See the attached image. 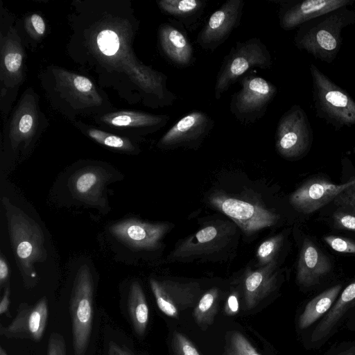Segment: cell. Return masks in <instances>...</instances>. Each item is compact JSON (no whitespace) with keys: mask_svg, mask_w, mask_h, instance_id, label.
<instances>
[{"mask_svg":"<svg viewBox=\"0 0 355 355\" xmlns=\"http://www.w3.org/2000/svg\"><path fill=\"white\" fill-rule=\"evenodd\" d=\"M355 24V10L344 6L313 18L301 26L293 37L295 46L327 64L337 57L343 29Z\"/></svg>","mask_w":355,"mask_h":355,"instance_id":"obj_1","label":"cell"},{"mask_svg":"<svg viewBox=\"0 0 355 355\" xmlns=\"http://www.w3.org/2000/svg\"><path fill=\"white\" fill-rule=\"evenodd\" d=\"M7 218L10 242L21 272L30 278L36 277L34 265L46 258L43 232L40 225L24 212L2 199Z\"/></svg>","mask_w":355,"mask_h":355,"instance_id":"obj_2","label":"cell"},{"mask_svg":"<svg viewBox=\"0 0 355 355\" xmlns=\"http://www.w3.org/2000/svg\"><path fill=\"white\" fill-rule=\"evenodd\" d=\"M315 115L340 130L355 126V100L313 63L309 65Z\"/></svg>","mask_w":355,"mask_h":355,"instance_id":"obj_3","label":"cell"},{"mask_svg":"<svg viewBox=\"0 0 355 355\" xmlns=\"http://www.w3.org/2000/svg\"><path fill=\"white\" fill-rule=\"evenodd\" d=\"M272 65L271 54L259 37L237 42L224 58L217 73L214 98L220 99L232 85L252 69H268Z\"/></svg>","mask_w":355,"mask_h":355,"instance_id":"obj_4","label":"cell"},{"mask_svg":"<svg viewBox=\"0 0 355 355\" xmlns=\"http://www.w3.org/2000/svg\"><path fill=\"white\" fill-rule=\"evenodd\" d=\"M94 292L90 270L83 266L76 275L69 300L74 355H85L89 346L94 319Z\"/></svg>","mask_w":355,"mask_h":355,"instance_id":"obj_5","label":"cell"},{"mask_svg":"<svg viewBox=\"0 0 355 355\" xmlns=\"http://www.w3.org/2000/svg\"><path fill=\"white\" fill-rule=\"evenodd\" d=\"M239 83L240 89L230 98V112L243 124L254 123L265 116L277 88L264 78L251 73L243 76Z\"/></svg>","mask_w":355,"mask_h":355,"instance_id":"obj_6","label":"cell"},{"mask_svg":"<svg viewBox=\"0 0 355 355\" xmlns=\"http://www.w3.org/2000/svg\"><path fill=\"white\" fill-rule=\"evenodd\" d=\"M313 139L308 116L299 105H292L280 117L275 132V148L287 159H297L310 150Z\"/></svg>","mask_w":355,"mask_h":355,"instance_id":"obj_7","label":"cell"},{"mask_svg":"<svg viewBox=\"0 0 355 355\" xmlns=\"http://www.w3.org/2000/svg\"><path fill=\"white\" fill-rule=\"evenodd\" d=\"M210 203L230 217L246 234L276 224L279 216L256 204L217 193L211 196Z\"/></svg>","mask_w":355,"mask_h":355,"instance_id":"obj_8","label":"cell"},{"mask_svg":"<svg viewBox=\"0 0 355 355\" xmlns=\"http://www.w3.org/2000/svg\"><path fill=\"white\" fill-rule=\"evenodd\" d=\"M245 2L227 0L209 17L199 31L196 42L205 51L214 52L241 24Z\"/></svg>","mask_w":355,"mask_h":355,"instance_id":"obj_9","label":"cell"},{"mask_svg":"<svg viewBox=\"0 0 355 355\" xmlns=\"http://www.w3.org/2000/svg\"><path fill=\"white\" fill-rule=\"evenodd\" d=\"M214 123L206 112L193 110L173 124L160 138L157 145L162 149L197 148L209 135Z\"/></svg>","mask_w":355,"mask_h":355,"instance_id":"obj_10","label":"cell"},{"mask_svg":"<svg viewBox=\"0 0 355 355\" xmlns=\"http://www.w3.org/2000/svg\"><path fill=\"white\" fill-rule=\"evenodd\" d=\"M48 318V301L44 296L35 304L21 303L17 314L6 327L0 326V335L7 338L27 339L40 342Z\"/></svg>","mask_w":355,"mask_h":355,"instance_id":"obj_11","label":"cell"},{"mask_svg":"<svg viewBox=\"0 0 355 355\" xmlns=\"http://www.w3.org/2000/svg\"><path fill=\"white\" fill-rule=\"evenodd\" d=\"M279 6L278 19L284 31L297 28L304 23L321 15L344 6H351L354 0H275Z\"/></svg>","mask_w":355,"mask_h":355,"instance_id":"obj_12","label":"cell"},{"mask_svg":"<svg viewBox=\"0 0 355 355\" xmlns=\"http://www.w3.org/2000/svg\"><path fill=\"white\" fill-rule=\"evenodd\" d=\"M151 291L160 311L166 315L178 318L180 311L196 305L200 297L196 283H179L151 278Z\"/></svg>","mask_w":355,"mask_h":355,"instance_id":"obj_13","label":"cell"},{"mask_svg":"<svg viewBox=\"0 0 355 355\" xmlns=\"http://www.w3.org/2000/svg\"><path fill=\"white\" fill-rule=\"evenodd\" d=\"M354 184L355 178L341 184L321 178L311 179L291 195L289 202L297 211L309 214L333 201L340 193Z\"/></svg>","mask_w":355,"mask_h":355,"instance_id":"obj_14","label":"cell"},{"mask_svg":"<svg viewBox=\"0 0 355 355\" xmlns=\"http://www.w3.org/2000/svg\"><path fill=\"white\" fill-rule=\"evenodd\" d=\"M166 223H150L136 219L112 225L110 232L119 241L137 250H154L168 230Z\"/></svg>","mask_w":355,"mask_h":355,"instance_id":"obj_15","label":"cell"},{"mask_svg":"<svg viewBox=\"0 0 355 355\" xmlns=\"http://www.w3.org/2000/svg\"><path fill=\"white\" fill-rule=\"evenodd\" d=\"M158 39L162 54L173 66L184 68L193 62V47L182 26L174 21L161 24Z\"/></svg>","mask_w":355,"mask_h":355,"instance_id":"obj_16","label":"cell"},{"mask_svg":"<svg viewBox=\"0 0 355 355\" xmlns=\"http://www.w3.org/2000/svg\"><path fill=\"white\" fill-rule=\"evenodd\" d=\"M231 231L225 224L206 225L182 241L173 252V257L188 258L215 251L229 241Z\"/></svg>","mask_w":355,"mask_h":355,"instance_id":"obj_17","label":"cell"},{"mask_svg":"<svg viewBox=\"0 0 355 355\" xmlns=\"http://www.w3.org/2000/svg\"><path fill=\"white\" fill-rule=\"evenodd\" d=\"M331 269L328 257L311 240L303 241L297 266V281L304 286L320 282Z\"/></svg>","mask_w":355,"mask_h":355,"instance_id":"obj_18","label":"cell"},{"mask_svg":"<svg viewBox=\"0 0 355 355\" xmlns=\"http://www.w3.org/2000/svg\"><path fill=\"white\" fill-rule=\"evenodd\" d=\"M275 262L248 271L244 277V300L247 310L254 308L272 293L277 282Z\"/></svg>","mask_w":355,"mask_h":355,"instance_id":"obj_19","label":"cell"},{"mask_svg":"<svg viewBox=\"0 0 355 355\" xmlns=\"http://www.w3.org/2000/svg\"><path fill=\"white\" fill-rule=\"evenodd\" d=\"M157 6L174 22L190 31L199 25L207 1L205 0H159Z\"/></svg>","mask_w":355,"mask_h":355,"instance_id":"obj_20","label":"cell"},{"mask_svg":"<svg viewBox=\"0 0 355 355\" xmlns=\"http://www.w3.org/2000/svg\"><path fill=\"white\" fill-rule=\"evenodd\" d=\"M355 304V279L340 294L330 310L323 317L312 332L311 342L325 338L335 328L347 310Z\"/></svg>","mask_w":355,"mask_h":355,"instance_id":"obj_21","label":"cell"},{"mask_svg":"<svg viewBox=\"0 0 355 355\" xmlns=\"http://www.w3.org/2000/svg\"><path fill=\"white\" fill-rule=\"evenodd\" d=\"M103 121L110 125L118 127H136L150 131L157 130L164 127L169 121L166 114L155 115L139 112H119L108 114Z\"/></svg>","mask_w":355,"mask_h":355,"instance_id":"obj_22","label":"cell"},{"mask_svg":"<svg viewBox=\"0 0 355 355\" xmlns=\"http://www.w3.org/2000/svg\"><path fill=\"white\" fill-rule=\"evenodd\" d=\"M341 289V284L335 285L311 300L299 317V328L307 329L321 317L325 315L337 300Z\"/></svg>","mask_w":355,"mask_h":355,"instance_id":"obj_23","label":"cell"},{"mask_svg":"<svg viewBox=\"0 0 355 355\" xmlns=\"http://www.w3.org/2000/svg\"><path fill=\"white\" fill-rule=\"evenodd\" d=\"M128 313L135 334L143 336L149 320V310L144 292L138 282H133L128 297Z\"/></svg>","mask_w":355,"mask_h":355,"instance_id":"obj_24","label":"cell"},{"mask_svg":"<svg viewBox=\"0 0 355 355\" xmlns=\"http://www.w3.org/2000/svg\"><path fill=\"white\" fill-rule=\"evenodd\" d=\"M219 302V291L211 288L205 293L196 304L193 316L196 323L203 330L211 325L214 320Z\"/></svg>","mask_w":355,"mask_h":355,"instance_id":"obj_25","label":"cell"},{"mask_svg":"<svg viewBox=\"0 0 355 355\" xmlns=\"http://www.w3.org/2000/svg\"><path fill=\"white\" fill-rule=\"evenodd\" d=\"M60 85L67 87L74 96L86 102L99 103L101 98L92 83L86 77L73 73H62L60 77Z\"/></svg>","mask_w":355,"mask_h":355,"instance_id":"obj_26","label":"cell"},{"mask_svg":"<svg viewBox=\"0 0 355 355\" xmlns=\"http://www.w3.org/2000/svg\"><path fill=\"white\" fill-rule=\"evenodd\" d=\"M103 183L100 172L94 169L85 170L76 178L74 190L80 197L94 196L99 191Z\"/></svg>","mask_w":355,"mask_h":355,"instance_id":"obj_27","label":"cell"},{"mask_svg":"<svg viewBox=\"0 0 355 355\" xmlns=\"http://www.w3.org/2000/svg\"><path fill=\"white\" fill-rule=\"evenodd\" d=\"M224 355H261L248 340L239 331L227 334Z\"/></svg>","mask_w":355,"mask_h":355,"instance_id":"obj_28","label":"cell"},{"mask_svg":"<svg viewBox=\"0 0 355 355\" xmlns=\"http://www.w3.org/2000/svg\"><path fill=\"white\" fill-rule=\"evenodd\" d=\"M34 125L33 111H31L26 107L23 109L21 107L14 119L11 131L12 136L17 141L27 139L31 135Z\"/></svg>","mask_w":355,"mask_h":355,"instance_id":"obj_29","label":"cell"},{"mask_svg":"<svg viewBox=\"0 0 355 355\" xmlns=\"http://www.w3.org/2000/svg\"><path fill=\"white\" fill-rule=\"evenodd\" d=\"M88 135L97 142L116 149L122 150H132L134 149L131 142L125 138L116 136L94 128L87 130Z\"/></svg>","mask_w":355,"mask_h":355,"instance_id":"obj_30","label":"cell"},{"mask_svg":"<svg viewBox=\"0 0 355 355\" xmlns=\"http://www.w3.org/2000/svg\"><path fill=\"white\" fill-rule=\"evenodd\" d=\"M283 241V236L277 235L273 236L259 246L257 251V258L259 263L263 266L268 265L273 261Z\"/></svg>","mask_w":355,"mask_h":355,"instance_id":"obj_31","label":"cell"},{"mask_svg":"<svg viewBox=\"0 0 355 355\" xmlns=\"http://www.w3.org/2000/svg\"><path fill=\"white\" fill-rule=\"evenodd\" d=\"M97 45L101 52L110 56L114 55L119 49V40L115 32L103 30L97 35Z\"/></svg>","mask_w":355,"mask_h":355,"instance_id":"obj_32","label":"cell"},{"mask_svg":"<svg viewBox=\"0 0 355 355\" xmlns=\"http://www.w3.org/2000/svg\"><path fill=\"white\" fill-rule=\"evenodd\" d=\"M171 346L173 355H201L193 343L177 331L173 333Z\"/></svg>","mask_w":355,"mask_h":355,"instance_id":"obj_33","label":"cell"},{"mask_svg":"<svg viewBox=\"0 0 355 355\" xmlns=\"http://www.w3.org/2000/svg\"><path fill=\"white\" fill-rule=\"evenodd\" d=\"M3 62L6 70L12 74L19 72L22 63V55L19 49L10 44L5 49Z\"/></svg>","mask_w":355,"mask_h":355,"instance_id":"obj_34","label":"cell"},{"mask_svg":"<svg viewBox=\"0 0 355 355\" xmlns=\"http://www.w3.org/2000/svg\"><path fill=\"white\" fill-rule=\"evenodd\" d=\"M333 201L342 210L355 215V184L343 191Z\"/></svg>","mask_w":355,"mask_h":355,"instance_id":"obj_35","label":"cell"},{"mask_svg":"<svg viewBox=\"0 0 355 355\" xmlns=\"http://www.w3.org/2000/svg\"><path fill=\"white\" fill-rule=\"evenodd\" d=\"M324 241L335 251L340 253L355 254V241L338 236L324 237Z\"/></svg>","mask_w":355,"mask_h":355,"instance_id":"obj_36","label":"cell"},{"mask_svg":"<svg viewBox=\"0 0 355 355\" xmlns=\"http://www.w3.org/2000/svg\"><path fill=\"white\" fill-rule=\"evenodd\" d=\"M334 225L339 229L355 232V215L343 210H337L333 214Z\"/></svg>","mask_w":355,"mask_h":355,"instance_id":"obj_37","label":"cell"},{"mask_svg":"<svg viewBox=\"0 0 355 355\" xmlns=\"http://www.w3.org/2000/svg\"><path fill=\"white\" fill-rule=\"evenodd\" d=\"M47 355H67L62 335L57 332L51 333L48 340Z\"/></svg>","mask_w":355,"mask_h":355,"instance_id":"obj_38","label":"cell"},{"mask_svg":"<svg viewBox=\"0 0 355 355\" xmlns=\"http://www.w3.org/2000/svg\"><path fill=\"white\" fill-rule=\"evenodd\" d=\"M108 355H136L132 350L125 345H120L114 341L108 345Z\"/></svg>","mask_w":355,"mask_h":355,"instance_id":"obj_39","label":"cell"},{"mask_svg":"<svg viewBox=\"0 0 355 355\" xmlns=\"http://www.w3.org/2000/svg\"><path fill=\"white\" fill-rule=\"evenodd\" d=\"M10 295V285L8 282L5 286L3 294L0 302V314H4L7 317H10V314L9 313Z\"/></svg>","mask_w":355,"mask_h":355,"instance_id":"obj_40","label":"cell"},{"mask_svg":"<svg viewBox=\"0 0 355 355\" xmlns=\"http://www.w3.org/2000/svg\"><path fill=\"white\" fill-rule=\"evenodd\" d=\"M31 26L37 35H42L45 31V23L42 17L34 14L30 18Z\"/></svg>","mask_w":355,"mask_h":355,"instance_id":"obj_41","label":"cell"},{"mask_svg":"<svg viewBox=\"0 0 355 355\" xmlns=\"http://www.w3.org/2000/svg\"><path fill=\"white\" fill-rule=\"evenodd\" d=\"M9 275L8 266L6 259L1 255L0 257V288H2L8 283Z\"/></svg>","mask_w":355,"mask_h":355,"instance_id":"obj_42","label":"cell"},{"mask_svg":"<svg viewBox=\"0 0 355 355\" xmlns=\"http://www.w3.org/2000/svg\"><path fill=\"white\" fill-rule=\"evenodd\" d=\"M239 308L238 298L236 293L230 295L227 299L225 311L229 314H234L237 312Z\"/></svg>","mask_w":355,"mask_h":355,"instance_id":"obj_43","label":"cell"},{"mask_svg":"<svg viewBox=\"0 0 355 355\" xmlns=\"http://www.w3.org/2000/svg\"><path fill=\"white\" fill-rule=\"evenodd\" d=\"M337 355H355V345L346 350L342 351Z\"/></svg>","mask_w":355,"mask_h":355,"instance_id":"obj_44","label":"cell"},{"mask_svg":"<svg viewBox=\"0 0 355 355\" xmlns=\"http://www.w3.org/2000/svg\"><path fill=\"white\" fill-rule=\"evenodd\" d=\"M0 355H8L6 350L2 347H0Z\"/></svg>","mask_w":355,"mask_h":355,"instance_id":"obj_45","label":"cell"},{"mask_svg":"<svg viewBox=\"0 0 355 355\" xmlns=\"http://www.w3.org/2000/svg\"><path fill=\"white\" fill-rule=\"evenodd\" d=\"M354 153L355 154V147L353 148Z\"/></svg>","mask_w":355,"mask_h":355,"instance_id":"obj_46","label":"cell"},{"mask_svg":"<svg viewBox=\"0 0 355 355\" xmlns=\"http://www.w3.org/2000/svg\"><path fill=\"white\" fill-rule=\"evenodd\" d=\"M354 329H355V327H354Z\"/></svg>","mask_w":355,"mask_h":355,"instance_id":"obj_47","label":"cell"}]
</instances>
